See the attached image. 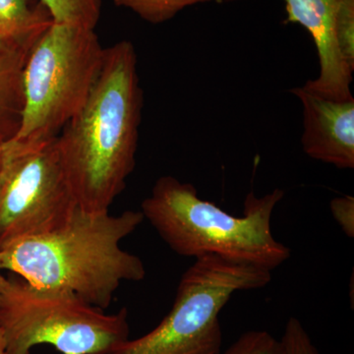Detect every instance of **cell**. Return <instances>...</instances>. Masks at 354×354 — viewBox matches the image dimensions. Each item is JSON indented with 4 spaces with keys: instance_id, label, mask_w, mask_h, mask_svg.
Instances as JSON below:
<instances>
[{
    "instance_id": "9",
    "label": "cell",
    "mask_w": 354,
    "mask_h": 354,
    "mask_svg": "<svg viewBox=\"0 0 354 354\" xmlns=\"http://www.w3.org/2000/svg\"><path fill=\"white\" fill-rule=\"evenodd\" d=\"M304 113L302 150L309 158L337 169L354 167V99L339 102L295 87Z\"/></svg>"
},
{
    "instance_id": "16",
    "label": "cell",
    "mask_w": 354,
    "mask_h": 354,
    "mask_svg": "<svg viewBox=\"0 0 354 354\" xmlns=\"http://www.w3.org/2000/svg\"><path fill=\"white\" fill-rule=\"evenodd\" d=\"M279 341L283 354H321L304 326L295 317L288 319L285 332Z\"/></svg>"
},
{
    "instance_id": "17",
    "label": "cell",
    "mask_w": 354,
    "mask_h": 354,
    "mask_svg": "<svg viewBox=\"0 0 354 354\" xmlns=\"http://www.w3.org/2000/svg\"><path fill=\"white\" fill-rule=\"evenodd\" d=\"M330 212L346 236H354V198L335 197L330 201Z\"/></svg>"
},
{
    "instance_id": "18",
    "label": "cell",
    "mask_w": 354,
    "mask_h": 354,
    "mask_svg": "<svg viewBox=\"0 0 354 354\" xmlns=\"http://www.w3.org/2000/svg\"><path fill=\"white\" fill-rule=\"evenodd\" d=\"M0 354H6V337H4L1 328H0Z\"/></svg>"
},
{
    "instance_id": "12",
    "label": "cell",
    "mask_w": 354,
    "mask_h": 354,
    "mask_svg": "<svg viewBox=\"0 0 354 354\" xmlns=\"http://www.w3.org/2000/svg\"><path fill=\"white\" fill-rule=\"evenodd\" d=\"M55 23L95 30L101 16L102 0H41Z\"/></svg>"
},
{
    "instance_id": "15",
    "label": "cell",
    "mask_w": 354,
    "mask_h": 354,
    "mask_svg": "<svg viewBox=\"0 0 354 354\" xmlns=\"http://www.w3.org/2000/svg\"><path fill=\"white\" fill-rule=\"evenodd\" d=\"M335 38L342 57L354 69V0H342L335 20Z\"/></svg>"
},
{
    "instance_id": "11",
    "label": "cell",
    "mask_w": 354,
    "mask_h": 354,
    "mask_svg": "<svg viewBox=\"0 0 354 354\" xmlns=\"http://www.w3.org/2000/svg\"><path fill=\"white\" fill-rule=\"evenodd\" d=\"M41 0H0V38L36 41L53 23Z\"/></svg>"
},
{
    "instance_id": "4",
    "label": "cell",
    "mask_w": 354,
    "mask_h": 354,
    "mask_svg": "<svg viewBox=\"0 0 354 354\" xmlns=\"http://www.w3.org/2000/svg\"><path fill=\"white\" fill-rule=\"evenodd\" d=\"M95 30L51 23L30 50L24 69V108L13 140L57 138L82 109L104 62Z\"/></svg>"
},
{
    "instance_id": "1",
    "label": "cell",
    "mask_w": 354,
    "mask_h": 354,
    "mask_svg": "<svg viewBox=\"0 0 354 354\" xmlns=\"http://www.w3.org/2000/svg\"><path fill=\"white\" fill-rule=\"evenodd\" d=\"M144 95L131 41L104 48L94 88L57 137L58 153L77 206L109 212L136 165Z\"/></svg>"
},
{
    "instance_id": "20",
    "label": "cell",
    "mask_w": 354,
    "mask_h": 354,
    "mask_svg": "<svg viewBox=\"0 0 354 354\" xmlns=\"http://www.w3.org/2000/svg\"><path fill=\"white\" fill-rule=\"evenodd\" d=\"M2 144L3 143H0V167H1Z\"/></svg>"
},
{
    "instance_id": "19",
    "label": "cell",
    "mask_w": 354,
    "mask_h": 354,
    "mask_svg": "<svg viewBox=\"0 0 354 354\" xmlns=\"http://www.w3.org/2000/svg\"><path fill=\"white\" fill-rule=\"evenodd\" d=\"M7 279L6 277L2 274L1 266H0V297H1L2 292H3L4 288H6Z\"/></svg>"
},
{
    "instance_id": "6",
    "label": "cell",
    "mask_w": 354,
    "mask_h": 354,
    "mask_svg": "<svg viewBox=\"0 0 354 354\" xmlns=\"http://www.w3.org/2000/svg\"><path fill=\"white\" fill-rule=\"evenodd\" d=\"M272 272L216 255L196 258L177 286L171 311L155 329L111 354H220V313L237 291L269 285Z\"/></svg>"
},
{
    "instance_id": "2",
    "label": "cell",
    "mask_w": 354,
    "mask_h": 354,
    "mask_svg": "<svg viewBox=\"0 0 354 354\" xmlns=\"http://www.w3.org/2000/svg\"><path fill=\"white\" fill-rule=\"evenodd\" d=\"M143 221L141 211L113 216L78 208L57 230L0 250V266L32 286L69 291L104 310L123 281L145 279L142 260L120 247Z\"/></svg>"
},
{
    "instance_id": "13",
    "label": "cell",
    "mask_w": 354,
    "mask_h": 354,
    "mask_svg": "<svg viewBox=\"0 0 354 354\" xmlns=\"http://www.w3.org/2000/svg\"><path fill=\"white\" fill-rule=\"evenodd\" d=\"M218 0H113L118 7L129 9L151 24H162L187 7Z\"/></svg>"
},
{
    "instance_id": "7",
    "label": "cell",
    "mask_w": 354,
    "mask_h": 354,
    "mask_svg": "<svg viewBox=\"0 0 354 354\" xmlns=\"http://www.w3.org/2000/svg\"><path fill=\"white\" fill-rule=\"evenodd\" d=\"M77 209L57 138L35 143L10 139L2 144L0 250L57 230Z\"/></svg>"
},
{
    "instance_id": "5",
    "label": "cell",
    "mask_w": 354,
    "mask_h": 354,
    "mask_svg": "<svg viewBox=\"0 0 354 354\" xmlns=\"http://www.w3.org/2000/svg\"><path fill=\"white\" fill-rule=\"evenodd\" d=\"M6 354L50 344L62 354H111L129 339L128 311L106 314L69 291L8 279L0 297Z\"/></svg>"
},
{
    "instance_id": "3",
    "label": "cell",
    "mask_w": 354,
    "mask_h": 354,
    "mask_svg": "<svg viewBox=\"0 0 354 354\" xmlns=\"http://www.w3.org/2000/svg\"><path fill=\"white\" fill-rule=\"evenodd\" d=\"M283 197L279 188L261 197L251 191L243 216H235L200 198L193 184L165 176L142 202L141 213L178 255L194 259L216 255L272 272L291 253L272 232V213Z\"/></svg>"
},
{
    "instance_id": "8",
    "label": "cell",
    "mask_w": 354,
    "mask_h": 354,
    "mask_svg": "<svg viewBox=\"0 0 354 354\" xmlns=\"http://www.w3.org/2000/svg\"><path fill=\"white\" fill-rule=\"evenodd\" d=\"M286 23L309 32L317 50L319 75L304 87L333 101L353 99L354 69L346 62L335 38V20L342 0H283Z\"/></svg>"
},
{
    "instance_id": "14",
    "label": "cell",
    "mask_w": 354,
    "mask_h": 354,
    "mask_svg": "<svg viewBox=\"0 0 354 354\" xmlns=\"http://www.w3.org/2000/svg\"><path fill=\"white\" fill-rule=\"evenodd\" d=\"M223 354H283L281 341L267 330L242 334Z\"/></svg>"
},
{
    "instance_id": "10",
    "label": "cell",
    "mask_w": 354,
    "mask_h": 354,
    "mask_svg": "<svg viewBox=\"0 0 354 354\" xmlns=\"http://www.w3.org/2000/svg\"><path fill=\"white\" fill-rule=\"evenodd\" d=\"M36 41L0 38V143L12 139L19 129L25 65Z\"/></svg>"
}]
</instances>
